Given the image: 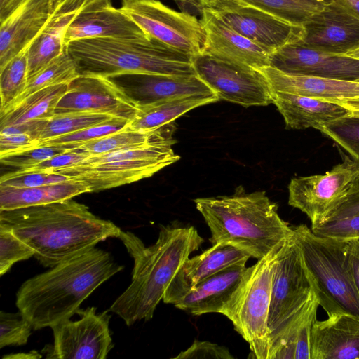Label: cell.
I'll return each instance as SVG.
<instances>
[{
	"label": "cell",
	"mask_w": 359,
	"mask_h": 359,
	"mask_svg": "<svg viewBox=\"0 0 359 359\" xmlns=\"http://www.w3.org/2000/svg\"><path fill=\"white\" fill-rule=\"evenodd\" d=\"M120 9L151 38L191 57L201 53L205 33L194 15L159 0H121Z\"/></svg>",
	"instance_id": "cell-11"
},
{
	"label": "cell",
	"mask_w": 359,
	"mask_h": 359,
	"mask_svg": "<svg viewBox=\"0 0 359 359\" xmlns=\"http://www.w3.org/2000/svg\"><path fill=\"white\" fill-rule=\"evenodd\" d=\"M358 189H359V177H358V180H357V181L355 182V186H354V187L353 189L352 192L353 191H355V190Z\"/></svg>",
	"instance_id": "cell-53"
},
{
	"label": "cell",
	"mask_w": 359,
	"mask_h": 359,
	"mask_svg": "<svg viewBox=\"0 0 359 359\" xmlns=\"http://www.w3.org/2000/svg\"><path fill=\"white\" fill-rule=\"evenodd\" d=\"M351 14L359 18V0H334Z\"/></svg>",
	"instance_id": "cell-48"
},
{
	"label": "cell",
	"mask_w": 359,
	"mask_h": 359,
	"mask_svg": "<svg viewBox=\"0 0 359 359\" xmlns=\"http://www.w3.org/2000/svg\"><path fill=\"white\" fill-rule=\"evenodd\" d=\"M196 74L219 99L243 107L272 103V91L260 70L200 53L192 57Z\"/></svg>",
	"instance_id": "cell-12"
},
{
	"label": "cell",
	"mask_w": 359,
	"mask_h": 359,
	"mask_svg": "<svg viewBox=\"0 0 359 359\" xmlns=\"http://www.w3.org/2000/svg\"><path fill=\"white\" fill-rule=\"evenodd\" d=\"M129 121L122 118H114L74 133L38 142L36 147L51 145L58 146L65 150L72 149L83 143L117 132L125 128Z\"/></svg>",
	"instance_id": "cell-35"
},
{
	"label": "cell",
	"mask_w": 359,
	"mask_h": 359,
	"mask_svg": "<svg viewBox=\"0 0 359 359\" xmlns=\"http://www.w3.org/2000/svg\"><path fill=\"white\" fill-rule=\"evenodd\" d=\"M110 78L139 106L198 93H215L196 74H126Z\"/></svg>",
	"instance_id": "cell-21"
},
{
	"label": "cell",
	"mask_w": 359,
	"mask_h": 359,
	"mask_svg": "<svg viewBox=\"0 0 359 359\" xmlns=\"http://www.w3.org/2000/svg\"><path fill=\"white\" fill-rule=\"evenodd\" d=\"M266 11L293 25L302 27L331 0H236Z\"/></svg>",
	"instance_id": "cell-33"
},
{
	"label": "cell",
	"mask_w": 359,
	"mask_h": 359,
	"mask_svg": "<svg viewBox=\"0 0 359 359\" xmlns=\"http://www.w3.org/2000/svg\"><path fill=\"white\" fill-rule=\"evenodd\" d=\"M272 103L289 129L320 130L326 124L351 114L341 104L292 93L272 92Z\"/></svg>",
	"instance_id": "cell-25"
},
{
	"label": "cell",
	"mask_w": 359,
	"mask_h": 359,
	"mask_svg": "<svg viewBox=\"0 0 359 359\" xmlns=\"http://www.w3.org/2000/svg\"><path fill=\"white\" fill-rule=\"evenodd\" d=\"M355 283L359 292V238L346 240Z\"/></svg>",
	"instance_id": "cell-46"
},
{
	"label": "cell",
	"mask_w": 359,
	"mask_h": 359,
	"mask_svg": "<svg viewBox=\"0 0 359 359\" xmlns=\"http://www.w3.org/2000/svg\"><path fill=\"white\" fill-rule=\"evenodd\" d=\"M107 251L95 247L22 283L15 304L34 330L69 319L95 289L123 270Z\"/></svg>",
	"instance_id": "cell-3"
},
{
	"label": "cell",
	"mask_w": 359,
	"mask_h": 359,
	"mask_svg": "<svg viewBox=\"0 0 359 359\" xmlns=\"http://www.w3.org/2000/svg\"><path fill=\"white\" fill-rule=\"evenodd\" d=\"M211 9L243 36L274 50L297 43L302 37V27L236 0H219Z\"/></svg>",
	"instance_id": "cell-15"
},
{
	"label": "cell",
	"mask_w": 359,
	"mask_h": 359,
	"mask_svg": "<svg viewBox=\"0 0 359 359\" xmlns=\"http://www.w3.org/2000/svg\"><path fill=\"white\" fill-rule=\"evenodd\" d=\"M316 234L340 240L359 238V214L330 220L311 228Z\"/></svg>",
	"instance_id": "cell-41"
},
{
	"label": "cell",
	"mask_w": 359,
	"mask_h": 359,
	"mask_svg": "<svg viewBox=\"0 0 359 359\" xmlns=\"http://www.w3.org/2000/svg\"><path fill=\"white\" fill-rule=\"evenodd\" d=\"M245 264L227 267L191 287L164 294L163 300L194 316L220 313L239 285L247 269Z\"/></svg>",
	"instance_id": "cell-19"
},
{
	"label": "cell",
	"mask_w": 359,
	"mask_h": 359,
	"mask_svg": "<svg viewBox=\"0 0 359 359\" xmlns=\"http://www.w3.org/2000/svg\"><path fill=\"white\" fill-rule=\"evenodd\" d=\"M29 0H0V23L4 22Z\"/></svg>",
	"instance_id": "cell-47"
},
{
	"label": "cell",
	"mask_w": 359,
	"mask_h": 359,
	"mask_svg": "<svg viewBox=\"0 0 359 359\" xmlns=\"http://www.w3.org/2000/svg\"><path fill=\"white\" fill-rule=\"evenodd\" d=\"M292 227L320 306L327 316L348 313L359 317V292L347 241L318 235L305 224Z\"/></svg>",
	"instance_id": "cell-6"
},
{
	"label": "cell",
	"mask_w": 359,
	"mask_h": 359,
	"mask_svg": "<svg viewBox=\"0 0 359 359\" xmlns=\"http://www.w3.org/2000/svg\"><path fill=\"white\" fill-rule=\"evenodd\" d=\"M201 21L205 33L201 53L257 70L270 66L274 50L243 36L211 8H202Z\"/></svg>",
	"instance_id": "cell-16"
},
{
	"label": "cell",
	"mask_w": 359,
	"mask_h": 359,
	"mask_svg": "<svg viewBox=\"0 0 359 359\" xmlns=\"http://www.w3.org/2000/svg\"><path fill=\"white\" fill-rule=\"evenodd\" d=\"M319 306L316 294L284 330L269 359H311V332Z\"/></svg>",
	"instance_id": "cell-29"
},
{
	"label": "cell",
	"mask_w": 359,
	"mask_h": 359,
	"mask_svg": "<svg viewBox=\"0 0 359 359\" xmlns=\"http://www.w3.org/2000/svg\"><path fill=\"white\" fill-rule=\"evenodd\" d=\"M118 238L133 257L134 266L130 284L109 311L131 326L153 318L172 278L204 239L194 226L177 224L161 226L157 241L148 247L129 231H122Z\"/></svg>",
	"instance_id": "cell-2"
},
{
	"label": "cell",
	"mask_w": 359,
	"mask_h": 359,
	"mask_svg": "<svg viewBox=\"0 0 359 359\" xmlns=\"http://www.w3.org/2000/svg\"><path fill=\"white\" fill-rule=\"evenodd\" d=\"M315 294L312 277L292 235L281 248L274 264L268 315L269 358L287 325Z\"/></svg>",
	"instance_id": "cell-9"
},
{
	"label": "cell",
	"mask_w": 359,
	"mask_h": 359,
	"mask_svg": "<svg viewBox=\"0 0 359 359\" xmlns=\"http://www.w3.org/2000/svg\"><path fill=\"white\" fill-rule=\"evenodd\" d=\"M88 192L90 190L84 182L71 179L34 187H0V210L60 202Z\"/></svg>",
	"instance_id": "cell-27"
},
{
	"label": "cell",
	"mask_w": 359,
	"mask_h": 359,
	"mask_svg": "<svg viewBox=\"0 0 359 359\" xmlns=\"http://www.w3.org/2000/svg\"><path fill=\"white\" fill-rule=\"evenodd\" d=\"M270 66L287 74L359 81V59L294 43L276 50Z\"/></svg>",
	"instance_id": "cell-17"
},
{
	"label": "cell",
	"mask_w": 359,
	"mask_h": 359,
	"mask_svg": "<svg viewBox=\"0 0 359 359\" xmlns=\"http://www.w3.org/2000/svg\"><path fill=\"white\" fill-rule=\"evenodd\" d=\"M60 0H53L54 4H57V2H59ZM109 1H111V0H108Z\"/></svg>",
	"instance_id": "cell-54"
},
{
	"label": "cell",
	"mask_w": 359,
	"mask_h": 359,
	"mask_svg": "<svg viewBox=\"0 0 359 359\" xmlns=\"http://www.w3.org/2000/svg\"><path fill=\"white\" fill-rule=\"evenodd\" d=\"M32 323L19 311L18 313L0 312V348L7 346L27 344L32 330Z\"/></svg>",
	"instance_id": "cell-37"
},
{
	"label": "cell",
	"mask_w": 359,
	"mask_h": 359,
	"mask_svg": "<svg viewBox=\"0 0 359 359\" xmlns=\"http://www.w3.org/2000/svg\"><path fill=\"white\" fill-rule=\"evenodd\" d=\"M251 257L248 252L233 244L215 243L200 255L189 257L172 278L164 294L191 287L227 267L247 262Z\"/></svg>",
	"instance_id": "cell-26"
},
{
	"label": "cell",
	"mask_w": 359,
	"mask_h": 359,
	"mask_svg": "<svg viewBox=\"0 0 359 359\" xmlns=\"http://www.w3.org/2000/svg\"><path fill=\"white\" fill-rule=\"evenodd\" d=\"M358 214H359V189L351 192L346 201L331 213L326 222Z\"/></svg>",
	"instance_id": "cell-45"
},
{
	"label": "cell",
	"mask_w": 359,
	"mask_h": 359,
	"mask_svg": "<svg viewBox=\"0 0 359 359\" xmlns=\"http://www.w3.org/2000/svg\"><path fill=\"white\" fill-rule=\"evenodd\" d=\"M285 243L247 267L239 285L220 313L231 320L257 359L269 358L268 315L272 278L275 261Z\"/></svg>",
	"instance_id": "cell-8"
},
{
	"label": "cell",
	"mask_w": 359,
	"mask_h": 359,
	"mask_svg": "<svg viewBox=\"0 0 359 359\" xmlns=\"http://www.w3.org/2000/svg\"><path fill=\"white\" fill-rule=\"evenodd\" d=\"M53 11V0H29L0 23V68L31 44Z\"/></svg>",
	"instance_id": "cell-23"
},
{
	"label": "cell",
	"mask_w": 359,
	"mask_h": 359,
	"mask_svg": "<svg viewBox=\"0 0 359 359\" xmlns=\"http://www.w3.org/2000/svg\"><path fill=\"white\" fill-rule=\"evenodd\" d=\"M196 209L210 229L214 245L229 243L260 259L293 235L265 191H236L231 196L198 198Z\"/></svg>",
	"instance_id": "cell-4"
},
{
	"label": "cell",
	"mask_w": 359,
	"mask_h": 359,
	"mask_svg": "<svg viewBox=\"0 0 359 359\" xmlns=\"http://www.w3.org/2000/svg\"><path fill=\"white\" fill-rule=\"evenodd\" d=\"M27 48L0 68V111L6 109L26 88L28 80Z\"/></svg>",
	"instance_id": "cell-34"
},
{
	"label": "cell",
	"mask_w": 359,
	"mask_h": 359,
	"mask_svg": "<svg viewBox=\"0 0 359 359\" xmlns=\"http://www.w3.org/2000/svg\"><path fill=\"white\" fill-rule=\"evenodd\" d=\"M233 359L229 349L207 341L194 340L185 351H182L174 359Z\"/></svg>",
	"instance_id": "cell-42"
},
{
	"label": "cell",
	"mask_w": 359,
	"mask_h": 359,
	"mask_svg": "<svg viewBox=\"0 0 359 359\" xmlns=\"http://www.w3.org/2000/svg\"><path fill=\"white\" fill-rule=\"evenodd\" d=\"M70 180L67 176L51 171L15 170L2 175L0 187H34L60 183Z\"/></svg>",
	"instance_id": "cell-39"
},
{
	"label": "cell",
	"mask_w": 359,
	"mask_h": 359,
	"mask_svg": "<svg viewBox=\"0 0 359 359\" xmlns=\"http://www.w3.org/2000/svg\"><path fill=\"white\" fill-rule=\"evenodd\" d=\"M259 70L266 77L272 92L309 96L339 104L359 98V81L291 74L271 66Z\"/></svg>",
	"instance_id": "cell-24"
},
{
	"label": "cell",
	"mask_w": 359,
	"mask_h": 359,
	"mask_svg": "<svg viewBox=\"0 0 359 359\" xmlns=\"http://www.w3.org/2000/svg\"><path fill=\"white\" fill-rule=\"evenodd\" d=\"M215 93H198L138 107L128 126L137 130H158L198 107L217 102Z\"/></svg>",
	"instance_id": "cell-28"
},
{
	"label": "cell",
	"mask_w": 359,
	"mask_h": 359,
	"mask_svg": "<svg viewBox=\"0 0 359 359\" xmlns=\"http://www.w3.org/2000/svg\"><path fill=\"white\" fill-rule=\"evenodd\" d=\"M110 37L126 39H147L149 36L120 8L111 1L97 0L85 7L68 26L64 38L67 46L74 41Z\"/></svg>",
	"instance_id": "cell-20"
},
{
	"label": "cell",
	"mask_w": 359,
	"mask_h": 359,
	"mask_svg": "<svg viewBox=\"0 0 359 359\" xmlns=\"http://www.w3.org/2000/svg\"><path fill=\"white\" fill-rule=\"evenodd\" d=\"M0 225L9 229L34 252L45 267H53L85 252L122 231L93 214L72 198L46 205L0 210Z\"/></svg>",
	"instance_id": "cell-1"
},
{
	"label": "cell",
	"mask_w": 359,
	"mask_h": 359,
	"mask_svg": "<svg viewBox=\"0 0 359 359\" xmlns=\"http://www.w3.org/2000/svg\"><path fill=\"white\" fill-rule=\"evenodd\" d=\"M65 151V149L58 146H39L19 152L0 156V161L6 165L24 169L34 166Z\"/></svg>",
	"instance_id": "cell-40"
},
{
	"label": "cell",
	"mask_w": 359,
	"mask_h": 359,
	"mask_svg": "<svg viewBox=\"0 0 359 359\" xmlns=\"http://www.w3.org/2000/svg\"><path fill=\"white\" fill-rule=\"evenodd\" d=\"M345 55L356 59H359V46Z\"/></svg>",
	"instance_id": "cell-52"
},
{
	"label": "cell",
	"mask_w": 359,
	"mask_h": 359,
	"mask_svg": "<svg viewBox=\"0 0 359 359\" xmlns=\"http://www.w3.org/2000/svg\"><path fill=\"white\" fill-rule=\"evenodd\" d=\"M88 156L87 154L76 149H68L34 166L18 170L20 171H51L76 164Z\"/></svg>",
	"instance_id": "cell-43"
},
{
	"label": "cell",
	"mask_w": 359,
	"mask_h": 359,
	"mask_svg": "<svg viewBox=\"0 0 359 359\" xmlns=\"http://www.w3.org/2000/svg\"><path fill=\"white\" fill-rule=\"evenodd\" d=\"M66 48L80 74H196L191 55L152 38H90L70 42Z\"/></svg>",
	"instance_id": "cell-5"
},
{
	"label": "cell",
	"mask_w": 359,
	"mask_h": 359,
	"mask_svg": "<svg viewBox=\"0 0 359 359\" xmlns=\"http://www.w3.org/2000/svg\"><path fill=\"white\" fill-rule=\"evenodd\" d=\"M175 142L147 145L98 155L51 170L84 182L90 192L130 184L149 177L180 159L172 149Z\"/></svg>",
	"instance_id": "cell-7"
},
{
	"label": "cell",
	"mask_w": 359,
	"mask_h": 359,
	"mask_svg": "<svg viewBox=\"0 0 359 359\" xmlns=\"http://www.w3.org/2000/svg\"><path fill=\"white\" fill-rule=\"evenodd\" d=\"M113 116L93 112L54 114L51 118L34 121L31 135L37 143L109 121Z\"/></svg>",
	"instance_id": "cell-31"
},
{
	"label": "cell",
	"mask_w": 359,
	"mask_h": 359,
	"mask_svg": "<svg viewBox=\"0 0 359 359\" xmlns=\"http://www.w3.org/2000/svg\"><path fill=\"white\" fill-rule=\"evenodd\" d=\"M341 104L349 109L352 115L359 116V98L347 101Z\"/></svg>",
	"instance_id": "cell-49"
},
{
	"label": "cell",
	"mask_w": 359,
	"mask_h": 359,
	"mask_svg": "<svg viewBox=\"0 0 359 359\" xmlns=\"http://www.w3.org/2000/svg\"><path fill=\"white\" fill-rule=\"evenodd\" d=\"M320 131L359 160V116L351 114L326 124Z\"/></svg>",
	"instance_id": "cell-36"
},
{
	"label": "cell",
	"mask_w": 359,
	"mask_h": 359,
	"mask_svg": "<svg viewBox=\"0 0 359 359\" xmlns=\"http://www.w3.org/2000/svg\"><path fill=\"white\" fill-rule=\"evenodd\" d=\"M311 359H359V317L348 313L313 323Z\"/></svg>",
	"instance_id": "cell-22"
},
{
	"label": "cell",
	"mask_w": 359,
	"mask_h": 359,
	"mask_svg": "<svg viewBox=\"0 0 359 359\" xmlns=\"http://www.w3.org/2000/svg\"><path fill=\"white\" fill-rule=\"evenodd\" d=\"M34 256V250L8 228L0 225V276L7 273L17 262Z\"/></svg>",
	"instance_id": "cell-38"
},
{
	"label": "cell",
	"mask_w": 359,
	"mask_h": 359,
	"mask_svg": "<svg viewBox=\"0 0 359 359\" xmlns=\"http://www.w3.org/2000/svg\"><path fill=\"white\" fill-rule=\"evenodd\" d=\"M80 75L74 59L66 50L39 72L29 76L25 90L0 114L10 110L31 94L44 88L70 83Z\"/></svg>",
	"instance_id": "cell-32"
},
{
	"label": "cell",
	"mask_w": 359,
	"mask_h": 359,
	"mask_svg": "<svg viewBox=\"0 0 359 359\" xmlns=\"http://www.w3.org/2000/svg\"><path fill=\"white\" fill-rule=\"evenodd\" d=\"M297 42L325 52L345 55L359 46V18L331 0L303 26Z\"/></svg>",
	"instance_id": "cell-18"
},
{
	"label": "cell",
	"mask_w": 359,
	"mask_h": 359,
	"mask_svg": "<svg viewBox=\"0 0 359 359\" xmlns=\"http://www.w3.org/2000/svg\"><path fill=\"white\" fill-rule=\"evenodd\" d=\"M41 358V355L37 353L36 351H32L31 352H29V353H17V354H13V355H5L3 357V358Z\"/></svg>",
	"instance_id": "cell-50"
},
{
	"label": "cell",
	"mask_w": 359,
	"mask_h": 359,
	"mask_svg": "<svg viewBox=\"0 0 359 359\" xmlns=\"http://www.w3.org/2000/svg\"><path fill=\"white\" fill-rule=\"evenodd\" d=\"M359 177V160L347 156L322 175L292 178L288 203L304 212L316 227L327 219L351 194Z\"/></svg>",
	"instance_id": "cell-10"
},
{
	"label": "cell",
	"mask_w": 359,
	"mask_h": 359,
	"mask_svg": "<svg viewBox=\"0 0 359 359\" xmlns=\"http://www.w3.org/2000/svg\"><path fill=\"white\" fill-rule=\"evenodd\" d=\"M95 307L79 309L81 318L65 320L52 327L53 344L46 349L50 359H106L114 348L109 310L97 313Z\"/></svg>",
	"instance_id": "cell-13"
},
{
	"label": "cell",
	"mask_w": 359,
	"mask_h": 359,
	"mask_svg": "<svg viewBox=\"0 0 359 359\" xmlns=\"http://www.w3.org/2000/svg\"><path fill=\"white\" fill-rule=\"evenodd\" d=\"M69 83H60L41 89L8 111L0 114V129L51 118L55 114L59 101L66 93Z\"/></svg>",
	"instance_id": "cell-30"
},
{
	"label": "cell",
	"mask_w": 359,
	"mask_h": 359,
	"mask_svg": "<svg viewBox=\"0 0 359 359\" xmlns=\"http://www.w3.org/2000/svg\"><path fill=\"white\" fill-rule=\"evenodd\" d=\"M203 8H211L217 3L219 0H198Z\"/></svg>",
	"instance_id": "cell-51"
},
{
	"label": "cell",
	"mask_w": 359,
	"mask_h": 359,
	"mask_svg": "<svg viewBox=\"0 0 359 359\" xmlns=\"http://www.w3.org/2000/svg\"><path fill=\"white\" fill-rule=\"evenodd\" d=\"M137 111V104L110 78L80 74L69 83L55 114L93 112L131 121Z\"/></svg>",
	"instance_id": "cell-14"
},
{
	"label": "cell",
	"mask_w": 359,
	"mask_h": 359,
	"mask_svg": "<svg viewBox=\"0 0 359 359\" xmlns=\"http://www.w3.org/2000/svg\"><path fill=\"white\" fill-rule=\"evenodd\" d=\"M36 140L27 133L0 134V156L36 147Z\"/></svg>",
	"instance_id": "cell-44"
}]
</instances>
